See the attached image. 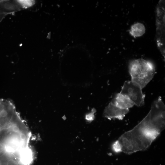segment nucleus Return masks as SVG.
I'll list each match as a JSON object with an SVG mask.
<instances>
[{
    "instance_id": "1a4fd4ad",
    "label": "nucleus",
    "mask_w": 165,
    "mask_h": 165,
    "mask_svg": "<svg viewBox=\"0 0 165 165\" xmlns=\"http://www.w3.org/2000/svg\"><path fill=\"white\" fill-rule=\"evenodd\" d=\"M94 112H91L87 114L86 116V119L88 121H91L93 120L94 118Z\"/></svg>"
},
{
    "instance_id": "6e6552de",
    "label": "nucleus",
    "mask_w": 165,
    "mask_h": 165,
    "mask_svg": "<svg viewBox=\"0 0 165 165\" xmlns=\"http://www.w3.org/2000/svg\"><path fill=\"white\" fill-rule=\"evenodd\" d=\"M18 2L24 7H27L32 6L34 1L31 0H19Z\"/></svg>"
},
{
    "instance_id": "39448f33",
    "label": "nucleus",
    "mask_w": 165,
    "mask_h": 165,
    "mask_svg": "<svg viewBox=\"0 0 165 165\" xmlns=\"http://www.w3.org/2000/svg\"><path fill=\"white\" fill-rule=\"evenodd\" d=\"M111 102L116 106L125 109H129L135 105L129 98L120 93L117 94Z\"/></svg>"
},
{
    "instance_id": "0eeeda50",
    "label": "nucleus",
    "mask_w": 165,
    "mask_h": 165,
    "mask_svg": "<svg viewBox=\"0 0 165 165\" xmlns=\"http://www.w3.org/2000/svg\"><path fill=\"white\" fill-rule=\"evenodd\" d=\"M112 149L113 151L116 153H119L122 152V147L118 140L116 141L112 144Z\"/></svg>"
},
{
    "instance_id": "7ed1b4c3",
    "label": "nucleus",
    "mask_w": 165,
    "mask_h": 165,
    "mask_svg": "<svg viewBox=\"0 0 165 165\" xmlns=\"http://www.w3.org/2000/svg\"><path fill=\"white\" fill-rule=\"evenodd\" d=\"M120 93L129 98L138 107L144 104L145 95L143 94L142 89L131 81L125 82Z\"/></svg>"
},
{
    "instance_id": "423d86ee",
    "label": "nucleus",
    "mask_w": 165,
    "mask_h": 165,
    "mask_svg": "<svg viewBox=\"0 0 165 165\" xmlns=\"http://www.w3.org/2000/svg\"><path fill=\"white\" fill-rule=\"evenodd\" d=\"M145 28L144 25L140 23H137L133 25L129 30L130 34L134 37H140L145 33Z\"/></svg>"
},
{
    "instance_id": "20e7f679",
    "label": "nucleus",
    "mask_w": 165,
    "mask_h": 165,
    "mask_svg": "<svg viewBox=\"0 0 165 165\" xmlns=\"http://www.w3.org/2000/svg\"><path fill=\"white\" fill-rule=\"evenodd\" d=\"M129 111V109L120 108L110 102L105 108L103 116L108 119L115 118L122 120Z\"/></svg>"
},
{
    "instance_id": "f03ea898",
    "label": "nucleus",
    "mask_w": 165,
    "mask_h": 165,
    "mask_svg": "<svg viewBox=\"0 0 165 165\" xmlns=\"http://www.w3.org/2000/svg\"><path fill=\"white\" fill-rule=\"evenodd\" d=\"M131 81L142 89L152 79L155 73L154 64L143 59L133 61L129 66Z\"/></svg>"
},
{
    "instance_id": "f257e3e1",
    "label": "nucleus",
    "mask_w": 165,
    "mask_h": 165,
    "mask_svg": "<svg viewBox=\"0 0 165 165\" xmlns=\"http://www.w3.org/2000/svg\"><path fill=\"white\" fill-rule=\"evenodd\" d=\"M165 109L164 104L159 97L152 104L145 117L119 138L122 152L130 154L146 150L164 129Z\"/></svg>"
},
{
    "instance_id": "9d476101",
    "label": "nucleus",
    "mask_w": 165,
    "mask_h": 165,
    "mask_svg": "<svg viewBox=\"0 0 165 165\" xmlns=\"http://www.w3.org/2000/svg\"><path fill=\"white\" fill-rule=\"evenodd\" d=\"M6 14V13L0 8V22Z\"/></svg>"
}]
</instances>
